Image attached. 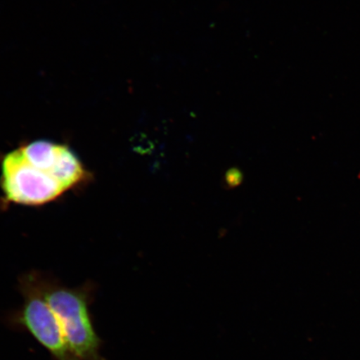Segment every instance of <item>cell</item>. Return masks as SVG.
I'll return each mask as SVG.
<instances>
[{
	"label": "cell",
	"instance_id": "obj_2",
	"mask_svg": "<svg viewBox=\"0 0 360 360\" xmlns=\"http://www.w3.org/2000/svg\"><path fill=\"white\" fill-rule=\"evenodd\" d=\"M0 186L7 201L27 206L48 204L67 192L51 175L30 164L20 148L4 156Z\"/></svg>",
	"mask_w": 360,
	"mask_h": 360
},
{
	"label": "cell",
	"instance_id": "obj_5",
	"mask_svg": "<svg viewBox=\"0 0 360 360\" xmlns=\"http://www.w3.org/2000/svg\"><path fill=\"white\" fill-rule=\"evenodd\" d=\"M243 178L244 177L240 169L231 168L225 174L224 180L227 187L235 188L240 186Z\"/></svg>",
	"mask_w": 360,
	"mask_h": 360
},
{
	"label": "cell",
	"instance_id": "obj_3",
	"mask_svg": "<svg viewBox=\"0 0 360 360\" xmlns=\"http://www.w3.org/2000/svg\"><path fill=\"white\" fill-rule=\"evenodd\" d=\"M21 325L57 360H80L71 350L60 322L38 287L28 278L22 285Z\"/></svg>",
	"mask_w": 360,
	"mask_h": 360
},
{
	"label": "cell",
	"instance_id": "obj_1",
	"mask_svg": "<svg viewBox=\"0 0 360 360\" xmlns=\"http://www.w3.org/2000/svg\"><path fill=\"white\" fill-rule=\"evenodd\" d=\"M30 278L56 315L76 356L80 360H105L101 354L100 338L90 319L87 292L39 277Z\"/></svg>",
	"mask_w": 360,
	"mask_h": 360
},
{
	"label": "cell",
	"instance_id": "obj_4",
	"mask_svg": "<svg viewBox=\"0 0 360 360\" xmlns=\"http://www.w3.org/2000/svg\"><path fill=\"white\" fill-rule=\"evenodd\" d=\"M30 164L56 180L66 191L87 181L89 174L73 150L48 141H36L20 147Z\"/></svg>",
	"mask_w": 360,
	"mask_h": 360
}]
</instances>
